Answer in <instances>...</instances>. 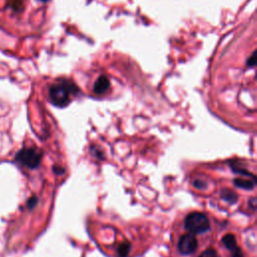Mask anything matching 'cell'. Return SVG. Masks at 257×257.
<instances>
[{"instance_id": "6da1fadb", "label": "cell", "mask_w": 257, "mask_h": 257, "mask_svg": "<svg viewBox=\"0 0 257 257\" xmlns=\"http://www.w3.org/2000/svg\"><path fill=\"white\" fill-rule=\"evenodd\" d=\"M77 92V87L73 82L68 80H60L51 85L48 95L50 102L54 106L64 108L70 103V94H76Z\"/></svg>"}, {"instance_id": "7a4b0ae2", "label": "cell", "mask_w": 257, "mask_h": 257, "mask_svg": "<svg viewBox=\"0 0 257 257\" xmlns=\"http://www.w3.org/2000/svg\"><path fill=\"white\" fill-rule=\"evenodd\" d=\"M185 228L192 234H203L210 230V221L208 217L201 212L189 213L184 221Z\"/></svg>"}, {"instance_id": "3957f363", "label": "cell", "mask_w": 257, "mask_h": 257, "mask_svg": "<svg viewBox=\"0 0 257 257\" xmlns=\"http://www.w3.org/2000/svg\"><path fill=\"white\" fill-rule=\"evenodd\" d=\"M15 159L24 167L36 169L41 162V152H39L37 149L24 148L17 152Z\"/></svg>"}, {"instance_id": "277c9868", "label": "cell", "mask_w": 257, "mask_h": 257, "mask_svg": "<svg viewBox=\"0 0 257 257\" xmlns=\"http://www.w3.org/2000/svg\"><path fill=\"white\" fill-rule=\"evenodd\" d=\"M198 241L194 234L188 233L183 235L178 243V250L182 255H190L196 251Z\"/></svg>"}, {"instance_id": "5b68a950", "label": "cell", "mask_w": 257, "mask_h": 257, "mask_svg": "<svg viewBox=\"0 0 257 257\" xmlns=\"http://www.w3.org/2000/svg\"><path fill=\"white\" fill-rule=\"evenodd\" d=\"M110 79L106 75H101L94 84V93L97 95H103L110 89Z\"/></svg>"}, {"instance_id": "8992f818", "label": "cell", "mask_w": 257, "mask_h": 257, "mask_svg": "<svg viewBox=\"0 0 257 257\" xmlns=\"http://www.w3.org/2000/svg\"><path fill=\"white\" fill-rule=\"evenodd\" d=\"M221 198L230 204H235L238 201V195L235 191L230 189H223L221 191Z\"/></svg>"}, {"instance_id": "52a82bcc", "label": "cell", "mask_w": 257, "mask_h": 257, "mask_svg": "<svg viewBox=\"0 0 257 257\" xmlns=\"http://www.w3.org/2000/svg\"><path fill=\"white\" fill-rule=\"evenodd\" d=\"M255 184H256L255 179H249V180L247 179V180H245V179L237 178V179L234 180V185L236 187L242 188L244 190H251V189H253L255 187Z\"/></svg>"}, {"instance_id": "ba28073f", "label": "cell", "mask_w": 257, "mask_h": 257, "mask_svg": "<svg viewBox=\"0 0 257 257\" xmlns=\"http://www.w3.org/2000/svg\"><path fill=\"white\" fill-rule=\"evenodd\" d=\"M222 243H223V245H224L227 249H229L230 251H232V250H234L236 247H238V246H237L236 238H235V236H234L233 234H231V233H228V234H226V235H224V236L222 237Z\"/></svg>"}, {"instance_id": "9c48e42d", "label": "cell", "mask_w": 257, "mask_h": 257, "mask_svg": "<svg viewBox=\"0 0 257 257\" xmlns=\"http://www.w3.org/2000/svg\"><path fill=\"white\" fill-rule=\"evenodd\" d=\"M130 251H131V244L128 241H125L124 243L120 244L117 249L119 257H128Z\"/></svg>"}, {"instance_id": "30bf717a", "label": "cell", "mask_w": 257, "mask_h": 257, "mask_svg": "<svg viewBox=\"0 0 257 257\" xmlns=\"http://www.w3.org/2000/svg\"><path fill=\"white\" fill-rule=\"evenodd\" d=\"M199 257H219V255L214 248H207L199 255Z\"/></svg>"}, {"instance_id": "8fae6325", "label": "cell", "mask_w": 257, "mask_h": 257, "mask_svg": "<svg viewBox=\"0 0 257 257\" xmlns=\"http://www.w3.org/2000/svg\"><path fill=\"white\" fill-rule=\"evenodd\" d=\"M246 64L248 67H253L256 64V56H255V52L252 53V55L247 59Z\"/></svg>"}, {"instance_id": "7c38bea8", "label": "cell", "mask_w": 257, "mask_h": 257, "mask_svg": "<svg viewBox=\"0 0 257 257\" xmlns=\"http://www.w3.org/2000/svg\"><path fill=\"white\" fill-rule=\"evenodd\" d=\"M231 252H232V257H244L243 256V252H242V250L239 247H236Z\"/></svg>"}, {"instance_id": "4fadbf2b", "label": "cell", "mask_w": 257, "mask_h": 257, "mask_svg": "<svg viewBox=\"0 0 257 257\" xmlns=\"http://www.w3.org/2000/svg\"><path fill=\"white\" fill-rule=\"evenodd\" d=\"M11 5H12V8H14L16 10H19L22 8V2L20 1V0H13Z\"/></svg>"}, {"instance_id": "5bb4252c", "label": "cell", "mask_w": 257, "mask_h": 257, "mask_svg": "<svg viewBox=\"0 0 257 257\" xmlns=\"http://www.w3.org/2000/svg\"><path fill=\"white\" fill-rule=\"evenodd\" d=\"M194 186H195L196 188H198V189H204V188L207 187V184H206L205 182H202V181H200V180H197V181L194 182Z\"/></svg>"}, {"instance_id": "9a60e30c", "label": "cell", "mask_w": 257, "mask_h": 257, "mask_svg": "<svg viewBox=\"0 0 257 257\" xmlns=\"http://www.w3.org/2000/svg\"><path fill=\"white\" fill-rule=\"evenodd\" d=\"M53 171H54V173L57 174V175H62L64 173V169L62 167H59V166H54Z\"/></svg>"}, {"instance_id": "2e32d148", "label": "cell", "mask_w": 257, "mask_h": 257, "mask_svg": "<svg viewBox=\"0 0 257 257\" xmlns=\"http://www.w3.org/2000/svg\"><path fill=\"white\" fill-rule=\"evenodd\" d=\"M37 203V199L35 197H32L29 201H28V206L31 208V207H34Z\"/></svg>"}, {"instance_id": "e0dca14e", "label": "cell", "mask_w": 257, "mask_h": 257, "mask_svg": "<svg viewBox=\"0 0 257 257\" xmlns=\"http://www.w3.org/2000/svg\"><path fill=\"white\" fill-rule=\"evenodd\" d=\"M39 1H41V2H47V1H49V0H39Z\"/></svg>"}]
</instances>
